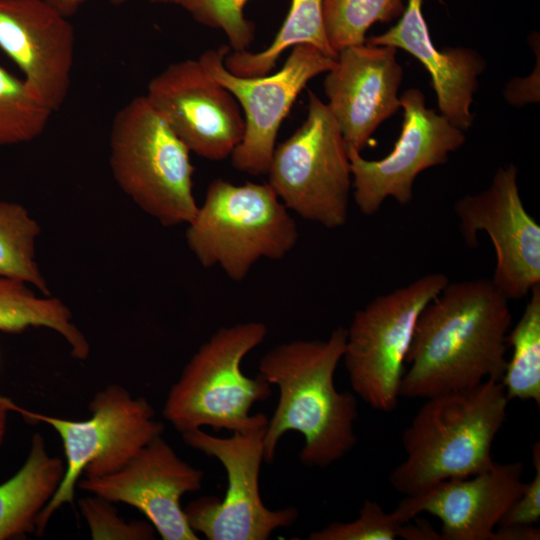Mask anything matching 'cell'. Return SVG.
Wrapping results in <instances>:
<instances>
[{"label":"cell","mask_w":540,"mask_h":540,"mask_svg":"<svg viewBox=\"0 0 540 540\" xmlns=\"http://www.w3.org/2000/svg\"><path fill=\"white\" fill-rule=\"evenodd\" d=\"M399 537L406 540H441L440 533L422 520H418L414 524L404 523L400 528Z\"/></svg>","instance_id":"cell-32"},{"label":"cell","mask_w":540,"mask_h":540,"mask_svg":"<svg viewBox=\"0 0 540 540\" xmlns=\"http://www.w3.org/2000/svg\"><path fill=\"white\" fill-rule=\"evenodd\" d=\"M266 175L288 210L329 229L346 224L352 178L348 147L327 104L312 91L305 121L275 146Z\"/></svg>","instance_id":"cell-9"},{"label":"cell","mask_w":540,"mask_h":540,"mask_svg":"<svg viewBox=\"0 0 540 540\" xmlns=\"http://www.w3.org/2000/svg\"><path fill=\"white\" fill-rule=\"evenodd\" d=\"M52 114L23 79L0 66V146L36 139L46 129Z\"/></svg>","instance_id":"cell-26"},{"label":"cell","mask_w":540,"mask_h":540,"mask_svg":"<svg viewBox=\"0 0 540 540\" xmlns=\"http://www.w3.org/2000/svg\"><path fill=\"white\" fill-rule=\"evenodd\" d=\"M508 301L491 279L449 282L418 318L400 397L428 398L500 381L511 325Z\"/></svg>","instance_id":"cell-1"},{"label":"cell","mask_w":540,"mask_h":540,"mask_svg":"<svg viewBox=\"0 0 540 540\" xmlns=\"http://www.w3.org/2000/svg\"><path fill=\"white\" fill-rule=\"evenodd\" d=\"M145 96L188 150L204 159L230 157L243 139L245 121L236 98L198 59L168 65L149 81Z\"/></svg>","instance_id":"cell-14"},{"label":"cell","mask_w":540,"mask_h":540,"mask_svg":"<svg viewBox=\"0 0 540 540\" xmlns=\"http://www.w3.org/2000/svg\"><path fill=\"white\" fill-rule=\"evenodd\" d=\"M403 0H324L323 20L328 42L338 53L365 43L368 29L377 22L399 18Z\"/></svg>","instance_id":"cell-25"},{"label":"cell","mask_w":540,"mask_h":540,"mask_svg":"<svg viewBox=\"0 0 540 540\" xmlns=\"http://www.w3.org/2000/svg\"><path fill=\"white\" fill-rule=\"evenodd\" d=\"M449 282L445 274L430 273L354 313L343 359L353 391L372 409L396 408L418 318Z\"/></svg>","instance_id":"cell-8"},{"label":"cell","mask_w":540,"mask_h":540,"mask_svg":"<svg viewBox=\"0 0 540 540\" xmlns=\"http://www.w3.org/2000/svg\"><path fill=\"white\" fill-rule=\"evenodd\" d=\"M298 236L294 218L268 183L235 185L221 178L209 184L185 235L203 267L219 266L237 282L261 258H284Z\"/></svg>","instance_id":"cell-5"},{"label":"cell","mask_w":540,"mask_h":540,"mask_svg":"<svg viewBox=\"0 0 540 540\" xmlns=\"http://www.w3.org/2000/svg\"><path fill=\"white\" fill-rule=\"evenodd\" d=\"M422 2L408 0L399 21L386 32L366 38L365 43L402 49L419 60L430 74L440 114L465 131L474 121L471 104L486 61L468 47L437 49L422 13Z\"/></svg>","instance_id":"cell-19"},{"label":"cell","mask_w":540,"mask_h":540,"mask_svg":"<svg viewBox=\"0 0 540 540\" xmlns=\"http://www.w3.org/2000/svg\"><path fill=\"white\" fill-rule=\"evenodd\" d=\"M203 472L183 461L161 437L144 446L115 473L78 481L83 491L138 509L163 540H198L181 498L202 486Z\"/></svg>","instance_id":"cell-15"},{"label":"cell","mask_w":540,"mask_h":540,"mask_svg":"<svg viewBox=\"0 0 540 540\" xmlns=\"http://www.w3.org/2000/svg\"><path fill=\"white\" fill-rule=\"evenodd\" d=\"M112 502L92 495L79 500L92 539L148 540L154 539V529L143 521L126 522L118 515Z\"/></svg>","instance_id":"cell-29"},{"label":"cell","mask_w":540,"mask_h":540,"mask_svg":"<svg viewBox=\"0 0 540 540\" xmlns=\"http://www.w3.org/2000/svg\"><path fill=\"white\" fill-rule=\"evenodd\" d=\"M153 4L175 5L207 27L221 30L233 51H246L255 38V24L244 15L248 0H149Z\"/></svg>","instance_id":"cell-27"},{"label":"cell","mask_w":540,"mask_h":540,"mask_svg":"<svg viewBox=\"0 0 540 540\" xmlns=\"http://www.w3.org/2000/svg\"><path fill=\"white\" fill-rule=\"evenodd\" d=\"M64 472L65 464L49 454L45 439L35 433L22 467L0 484V540L35 531L36 520L55 494Z\"/></svg>","instance_id":"cell-20"},{"label":"cell","mask_w":540,"mask_h":540,"mask_svg":"<svg viewBox=\"0 0 540 540\" xmlns=\"http://www.w3.org/2000/svg\"><path fill=\"white\" fill-rule=\"evenodd\" d=\"M425 399L402 436L406 457L389 475L392 487L405 496L491 469L492 444L509 401L493 379Z\"/></svg>","instance_id":"cell-3"},{"label":"cell","mask_w":540,"mask_h":540,"mask_svg":"<svg viewBox=\"0 0 540 540\" xmlns=\"http://www.w3.org/2000/svg\"><path fill=\"white\" fill-rule=\"evenodd\" d=\"M267 327L259 321L221 327L192 356L172 385L163 416L181 434L202 426L244 432L267 423L263 413L250 415L256 402L267 400L272 384L261 374H243V358L259 346Z\"/></svg>","instance_id":"cell-4"},{"label":"cell","mask_w":540,"mask_h":540,"mask_svg":"<svg viewBox=\"0 0 540 540\" xmlns=\"http://www.w3.org/2000/svg\"><path fill=\"white\" fill-rule=\"evenodd\" d=\"M267 424L234 432L227 438L201 429L182 433L189 447L218 459L227 474L228 486L222 500L204 496L184 509L190 527L208 540H266L275 530L288 528L297 520L295 507L271 510L260 496Z\"/></svg>","instance_id":"cell-10"},{"label":"cell","mask_w":540,"mask_h":540,"mask_svg":"<svg viewBox=\"0 0 540 540\" xmlns=\"http://www.w3.org/2000/svg\"><path fill=\"white\" fill-rule=\"evenodd\" d=\"M324 0H291L289 12L272 43L263 51H230L224 59L229 72L254 77L269 74L284 50L300 44L316 47L326 56L337 59L330 46L323 20Z\"/></svg>","instance_id":"cell-21"},{"label":"cell","mask_w":540,"mask_h":540,"mask_svg":"<svg viewBox=\"0 0 540 540\" xmlns=\"http://www.w3.org/2000/svg\"><path fill=\"white\" fill-rule=\"evenodd\" d=\"M230 51L229 45L208 49L198 61L211 79L236 98L244 114V136L230 156L232 166L252 176L266 175L279 128L297 96L311 79L331 70L336 59L312 45L300 44L276 73L243 77L225 67Z\"/></svg>","instance_id":"cell-11"},{"label":"cell","mask_w":540,"mask_h":540,"mask_svg":"<svg viewBox=\"0 0 540 540\" xmlns=\"http://www.w3.org/2000/svg\"><path fill=\"white\" fill-rule=\"evenodd\" d=\"M406 523L395 512L387 513L376 501L366 500L355 520L331 522L309 534L310 540H394Z\"/></svg>","instance_id":"cell-28"},{"label":"cell","mask_w":540,"mask_h":540,"mask_svg":"<svg viewBox=\"0 0 540 540\" xmlns=\"http://www.w3.org/2000/svg\"><path fill=\"white\" fill-rule=\"evenodd\" d=\"M497 531L493 532L492 540H539L540 530L533 524L499 526Z\"/></svg>","instance_id":"cell-31"},{"label":"cell","mask_w":540,"mask_h":540,"mask_svg":"<svg viewBox=\"0 0 540 540\" xmlns=\"http://www.w3.org/2000/svg\"><path fill=\"white\" fill-rule=\"evenodd\" d=\"M523 314L507 334L512 356L501 378L508 400H532L540 406V284L529 293Z\"/></svg>","instance_id":"cell-23"},{"label":"cell","mask_w":540,"mask_h":540,"mask_svg":"<svg viewBox=\"0 0 540 540\" xmlns=\"http://www.w3.org/2000/svg\"><path fill=\"white\" fill-rule=\"evenodd\" d=\"M189 153L145 95L131 99L113 118V177L127 196L163 226L188 224L197 212Z\"/></svg>","instance_id":"cell-6"},{"label":"cell","mask_w":540,"mask_h":540,"mask_svg":"<svg viewBox=\"0 0 540 540\" xmlns=\"http://www.w3.org/2000/svg\"><path fill=\"white\" fill-rule=\"evenodd\" d=\"M347 330L335 329L327 340H294L269 350L259 374L279 388V400L264 436V461L271 463L281 437L290 431L304 437L302 464L325 468L343 458L357 442V400L335 387Z\"/></svg>","instance_id":"cell-2"},{"label":"cell","mask_w":540,"mask_h":540,"mask_svg":"<svg viewBox=\"0 0 540 540\" xmlns=\"http://www.w3.org/2000/svg\"><path fill=\"white\" fill-rule=\"evenodd\" d=\"M532 461L535 474L529 483L524 484L520 497L507 510L498 523L499 526L531 525L540 518V443L536 441L532 447Z\"/></svg>","instance_id":"cell-30"},{"label":"cell","mask_w":540,"mask_h":540,"mask_svg":"<svg viewBox=\"0 0 540 540\" xmlns=\"http://www.w3.org/2000/svg\"><path fill=\"white\" fill-rule=\"evenodd\" d=\"M399 100L404 110L402 130L387 156L367 160L348 148L354 201L367 216L376 214L389 197L408 204L416 177L446 163L449 154L466 140L464 131L426 107L425 96L419 89L406 90Z\"/></svg>","instance_id":"cell-12"},{"label":"cell","mask_w":540,"mask_h":540,"mask_svg":"<svg viewBox=\"0 0 540 540\" xmlns=\"http://www.w3.org/2000/svg\"><path fill=\"white\" fill-rule=\"evenodd\" d=\"M67 18L44 0H0V49L53 112L71 86L75 32Z\"/></svg>","instance_id":"cell-16"},{"label":"cell","mask_w":540,"mask_h":540,"mask_svg":"<svg viewBox=\"0 0 540 540\" xmlns=\"http://www.w3.org/2000/svg\"><path fill=\"white\" fill-rule=\"evenodd\" d=\"M28 327H46L60 334L74 358L85 360L90 345L72 321L69 308L58 298L38 297L27 284L0 277V330L20 332Z\"/></svg>","instance_id":"cell-22"},{"label":"cell","mask_w":540,"mask_h":540,"mask_svg":"<svg viewBox=\"0 0 540 540\" xmlns=\"http://www.w3.org/2000/svg\"><path fill=\"white\" fill-rule=\"evenodd\" d=\"M397 49L367 43L338 52L324 79L327 106L348 148L360 152L372 134L401 107L398 90L403 69Z\"/></svg>","instance_id":"cell-17"},{"label":"cell","mask_w":540,"mask_h":540,"mask_svg":"<svg viewBox=\"0 0 540 540\" xmlns=\"http://www.w3.org/2000/svg\"><path fill=\"white\" fill-rule=\"evenodd\" d=\"M12 402L8 399L0 397V446L3 443L7 426V415L11 408Z\"/></svg>","instance_id":"cell-34"},{"label":"cell","mask_w":540,"mask_h":540,"mask_svg":"<svg viewBox=\"0 0 540 540\" xmlns=\"http://www.w3.org/2000/svg\"><path fill=\"white\" fill-rule=\"evenodd\" d=\"M523 463L495 462L485 472L439 482L405 496L394 510L404 522L426 512L442 522L441 540H492L496 526L520 497Z\"/></svg>","instance_id":"cell-18"},{"label":"cell","mask_w":540,"mask_h":540,"mask_svg":"<svg viewBox=\"0 0 540 540\" xmlns=\"http://www.w3.org/2000/svg\"><path fill=\"white\" fill-rule=\"evenodd\" d=\"M11 408L51 426L63 443L64 476L36 520L38 536L57 509L74 503L81 476L98 478L117 472L164 430V425L155 420L150 403L143 397H133L118 384L107 385L93 396L88 406L91 415L84 421L26 411L13 403Z\"/></svg>","instance_id":"cell-7"},{"label":"cell","mask_w":540,"mask_h":540,"mask_svg":"<svg viewBox=\"0 0 540 540\" xmlns=\"http://www.w3.org/2000/svg\"><path fill=\"white\" fill-rule=\"evenodd\" d=\"M58 10L61 14L69 17L77 12L79 7L86 0H44ZM111 4L119 6L125 4L128 0H108Z\"/></svg>","instance_id":"cell-33"},{"label":"cell","mask_w":540,"mask_h":540,"mask_svg":"<svg viewBox=\"0 0 540 540\" xmlns=\"http://www.w3.org/2000/svg\"><path fill=\"white\" fill-rule=\"evenodd\" d=\"M38 223L20 204L0 201V277L31 284L49 295L36 262Z\"/></svg>","instance_id":"cell-24"},{"label":"cell","mask_w":540,"mask_h":540,"mask_svg":"<svg viewBox=\"0 0 540 540\" xmlns=\"http://www.w3.org/2000/svg\"><path fill=\"white\" fill-rule=\"evenodd\" d=\"M459 230L469 247L484 231L495 249L492 283L507 299L529 295L540 284V226L526 211L514 164L498 167L484 191L456 201Z\"/></svg>","instance_id":"cell-13"}]
</instances>
